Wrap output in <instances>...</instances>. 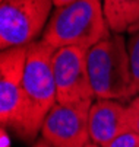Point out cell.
<instances>
[{"label":"cell","mask_w":139,"mask_h":147,"mask_svg":"<svg viewBox=\"0 0 139 147\" xmlns=\"http://www.w3.org/2000/svg\"><path fill=\"white\" fill-rule=\"evenodd\" d=\"M111 34L103 0H76L54 7L41 39L56 50L62 47L89 50Z\"/></svg>","instance_id":"cell-1"},{"label":"cell","mask_w":139,"mask_h":147,"mask_svg":"<svg viewBox=\"0 0 139 147\" xmlns=\"http://www.w3.org/2000/svg\"><path fill=\"white\" fill-rule=\"evenodd\" d=\"M88 70L95 99H113L125 103L139 95L127 42L122 34H111L88 50Z\"/></svg>","instance_id":"cell-2"},{"label":"cell","mask_w":139,"mask_h":147,"mask_svg":"<svg viewBox=\"0 0 139 147\" xmlns=\"http://www.w3.org/2000/svg\"><path fill=\"white\" fill-rule=\"evenodd\" d=\"M56 48L38 39L28 45L24 93H25V117L21 138L32 141L41 133L43 122L50 109L57 103L56 82L53 73V55Z\"/></svg>","instance_id":"cell-3"},{"label":"cell","mask_w":139,"mask_h":147,"mask_svg":"<svg viewBox=\"0 0 139 147\" xmlns=\"http://www.w3.org/2000/svg\"><path fill=\"white\" fill-rule=\"evenodd\" d=\"M54 7L53 0H2L0 48L22 47L38 41Z\"/></svg>","instance_id":"cell-4"},{"label":"cell","mask_w":139,"mask_h":147,"mask_svg":"<svg viewBox=\"0 0 139 147\" xmlns=\"http://www.w3.org/2000/svg\"><path fill=\"white\" fill-rule=\"evenodd\" d=\"M28 45L2 50L0 54V122L21 136L25 117L24 73Z\"/></svg>","instance_id":"cell-5"},{"label":"cell","mask_w":139,"mask_h":147,"mask_svg":"<svg viewBox=\"0 0 139 147\" xmlns=\"http://www.w3.org/2000/svg\"><path fill=\"white\" fill-rule=\"evenodd\" d=\"M57 103L94 100V89L88 70V50L81 47H62L53 55Z\"/></svg>","instance_id":"cell-6"},{"label":"cell","mask_w":139,"mask_h":147,"mask_svg":"<svg viewBox=\"0 0 139 147\" xmlns=\"http://www.w3.org/2000/svg\"><path fill=\"white\" fill-rule=\"evenodd\" d=\"M94 100L56 103L43 122L41 137L54 147H84L91 140L89 108Z\"/></svg>","instance_id":"cell-7"},{"label":"cell","mask_w":139,"mask_h":147,"mask_svg":"<svg viewBox=\"0 0 139 147\" xmlns=\"http://www.w3.org/2000/svg\"><path fill=\"white\" fill-rule=\"evenodd\" d=\"M126 105L113 99H95L89 108L91 141L107 147L117 136L129 131Z\"/></svg>","instance_id":"cell-8"},{"label":"cell","mask_w":139,"mask_h":147,"mask_svg":"<svg viewBox=\"0 0 139 147\" xmlns=\"http://www.w3.org/2000/svg\"><path fill=\"white\" fill-rule=\"evenodd\" d=\"M103 9L113 34H133L139 29V0H103Z\"/></svg>","instance_id":"cell-9"},{"label":"cell","mask_w":139,"mask_h":147,"mask_svg":"<svg viewBox=\"0 0 139 147\" xmlns=\"http://www.w3.org/2000/svg\"><path fill=\"white\" fill-rule=\"evenodd\" d=\"M127 51H129L133 79L139 89V29L136 32L130 34V38L127 39Z\"/></svg>","instance_id":"cell-10"},{"label":"cell","mask_w":139,"mask_h":147,"mask_svg":"<svg viewBox=\"0 0 139 147\" xmlns=\"http://www.w3.org/2000/svg\"><path fill=\"white\" fill-rule=\"evenodd\" d=\"M126 117L129 128L139 134V95L126 103Z\"/></svg>","instance_id":"cell-11"},{"label":"cell","mask_w":139,"mask_h":147,"mask_svg":"<svg viewBox=\"0 0 139 147\" xmlns=\"http://www.w3.org/2000/svg\"><path fill=\"white\" fill-rule=\"evenodd\" d=\"M107 147H139V134L129 130L117 136Z\"/></svg>","instance_id":"cell-12"},{"label":"cell","mask_w":139,"mask_h":147,"mask_svg":"<svg viewBox=\"0 0 139 147\" xmlns=\"http://www.w3.org/2000/svg\"><path fill=\"white\" fill-rule=\"evenodd\" d=\"M32 147H54V146H53V144H50L46 138H43V137H41V138H38V140L34 143V146H32Z\"/></svg>","instance_id":"cell-13"},{"label":"cell","mask_w":139,"mask_h":147,"mask_svg":"<svg viewBox=\"0 0 139 147\" xmlns=\"http://www.w3.org/2000/svg\"><path fill=\"white\" fill-rule=\"evenodd\" d=\"M2 147H10V140L7 138L5 127H2Z\"/></svg>","instance_id":"cell-14"},{"label":"cell","mask_w":139,"mask_h":147,"mask_svg":"<svg viewBox=\"0 0 139 147\" xmlns=\"http://www.w3.org/2000/svg\"><path fill=\"white\" fill-rule=\"evenodd\" d=\"M72 2H76V0H53V3H54V6H56V7H59V6H65V5H69V3H72Z\"/></svg>","instance_id":"cell-15"},{"label":"cell","mask_w":139,"mask_h":147,"mask_svg":"<svg viewBox=\"0 0 139 147\" xmlns=\"http://www.w3.org/2000/svg\"><path fill=\"white\" fill-rule=\"evenodd\" d=\"M84 147H101V146H100V144H97V143H94V141H91V140H89V141H88V143H87V144H85Z\"/></svg>","instance_id":"cell-16"}]
</instances>
